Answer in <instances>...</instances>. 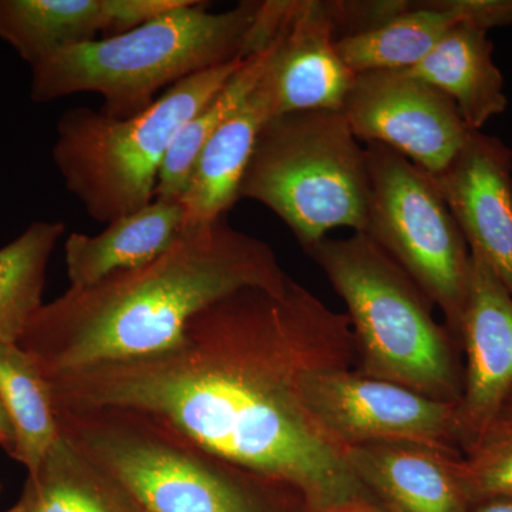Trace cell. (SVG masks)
Here are the masks:
<instances>
[{
  "instance_id": "7c38bea8",
  "label": "cell",
  "mask_w": 512,
  "mask_h": 512,
  "mask_svg": "<svg viewBox=\"0 0 512 512\" xmlns=\"http://www.w3.org/2000/svg\"><path fill=\"white\" fill-rule=\"evenodd\" d=\"M430 177L470 251L490 265L512 296L510 148L498 138L471 130L453 161Z\"/></svg>"
},
{
  "instance_id": "8fae6325",
  "label": "cell",
  "mask_w": 512,
  "mask_h": 512,
  "mask_svg": "<svg viewBox=\"0 0 512 512\" xmlns=\"http://www.w3.org/2000/svg\"><path fill=\"white\" fill-rule=\"evenodd\" d=\"M470 256L460 336L467 357L457 406L461 451L498 419L512 393V296L480 255Z\"/></svg>"
},
{
  "instance_id": "8992f818",
  "label": "cell",
  "mask_w": 512,
  "mask_h": 512,
  "mask_svg": "<svg viewBox=\"0 0 512 512\" xmlns=\"http://www.w3.org/2000/svg\"><path fill=\"white\" fill-rule=\"evenodd\" d=\"M244 198L278 215L305 251L332 229L365 234L369 164L345 113L293 111L266 121L242 177Z\"/></svg>"
},
{
  "instance_id": "83f0119b",
  "label": "cell",
  "mask_w": 512,
  "mask_h": 512,
  "mask_svg": "<svg viewBox=\"0 0 512 512\" xmlns=\"http://www.w3.org/2000/svg\"><path fill=\"white\" fill-rule=\"evenodd\" d=\"M497 420L512 421V393L508 397L507 402L504 403L503 409H501L500 416Z\"/></svg>"
},
{
  "instance_id": "7402d4cb",
  "label": "cell",
  "mask_w": 512,
  "mask_h": 512,
  "mask_svg": "<svg viewBox=\"0 0 512 512\" xmlns=\"http://www.w3.org/2000/svg\"><path fill=\"white\" fill-rule=\"evenodd\" d=\"M66 227L62 221H36L0 248V340L19 343L45 303L47 265Z\"/></svg>"
},
{
  "instance_id": "484cf974",
  "label": "cell",
  "mask_w": 512,
  "mask_h": 512,
  "mask_svg": "<svg viewBox=\"0 0 512 512\" xmlns=\"http://www.w3.org/2000/svg\"><path fill=\"white\" fill-rule=\"evenodd\" d=\"M470 512H512V498H493L471 507Z\"/></svg>"
},
{
  "instance_id": "2e32d148",
  "label": "cell",
  "mask_w": 512,
  "mask_h": 512,
  "mask_svg": "<svg viewBox=\"0 0 512 512\" xmlns=\"http://www.w3.org/2000/svg\"><path fill=\"white\" fill-rule=\"evenodd\" d=\"M136 0H0V39L30 67L69 47L141 25Z\"/></svg>"
},
{
  "instance_id": "3957f363",
  "label": "cell",
  "mask_w": 512,
  "mask_h": 512,
  "mask_svg": "<svg viewBox=\"0 0 512 512\" xmlns=\"http://www.w3.org/2000/svg\"><path fill=\"white\" fill-rule=\"evenodd\" d=\"M188 0L130 32L69 47L32 67L30 97L49 103L97 93L100 111L128 119L188 77L262 52L274 42L292 0H245L225 12Z\"/></svg>"
},
{
  "instance_id": "ba28073f",
  "label": "cell",
  "mask_w": 512,
  "mask_h": 512,
  "mask_svg": "<svg viewBox=\"0 0 512 512\" xmlns=\"http://www.w3.org/2000/svg\"><path fill=\"white\" fill-rule=\"evenodd\" d=\"M365 148L372 184L365 234L440 309L458 345L471 265L463 232L426 171L383 144Z\"/></svg>"
},
{
  "instance_id": "5bb4252c",
  "label": "cell",
  "mask_w": 512,
  "mask_h": 512,
  "mask_svg": "<svg viewBox=\"0 0 512 512\" xmlns=\"http://www.w3.org/2000/svg\"><path fill=\"white\" fill-rule=\"evenodd\" d=\"M463 23L484 30L512 23V0H427L409 2L396 18L362 35L336 42L343 62L355 73L407 70Z\"/></svg>"
},
{
  "instance_id": "52a82bcc",
  "label": "cell",
  "mask_w": 512,
  "mask_h": 512,
  "mask_svg": "<svg viewBox=\"0 0 512 512\" xmlns=\"http://www.w3.org/2000/svg\"><path fill=\"white\" fill-rule=\"evenodd\" d=\"M245 62L188 77L128 119H111L89 107L67 110L52 150L66 190L103 224L147 207L156 198L158 175L178 131Z\"/></svg>"
},
{
  "instance_id": "277c9868",
  "label": "cell",
  "mask_w": 512,
  "mask_h": 512,
  "mask_svg": "<svg viewBox=\"0 0 512 512\" xmlns=\"http://www.w3.org/2000/svg\"><path fill=\"white\" fill-rule=\"evenodd\" d=\"M345 302L357 343L356 370L414 392L460 403L457 343L431 315L412 278L362 232L306 249Z\"/></svg>"
},
{
  "instance_id": "d4e9b609",
  "label": "cell",
  "mask_w": 512,
  "mask_h": 512,
  "mask_svg": "<svg viewBox=\"0 0 512 512\" xmlns=\"http://www.w3.org/2000/svg\"><path fill=\"white\" fill-rule=\"evenodd\" d=\"M0 447L13 458L16 451V434L13 429L12 421L8 412H6L5 406H3L2 400H0Z\"/></svg>"
},
{
  "instance_id": "f1b7e54d",
  "label": "cell",
  "mask_w": 512,
  "mask_h": 512,
  "mask_svg": "<svg viewBox=\"0 0 512 512\" xmlns=\"http://www.w3.org/2000/svg\"><path fill=\"white\" fill-rule=\"evenodd\" d=\"M5 512H22V508H20L19 504H16L15 507L10 508V510L5 511Z\"/></svg>"
},
{
  "instance_id": "ffe728a7",
  "label": "cell",
  "mask_w": 512,
  "mask_h": 512,
  "mask_svg": "<svg viewBox=\"0 0 512 512\" xmlns=\"http://www.w3.org/2000/svg\"><path fill=\"white\" fill-rule=\"evenodd\" d=\"M22 512H141L126 491L62 433L29 473Z\"/></svg>"
},
{
  "instance_id": "6da1fadb",
  "label": "cell",
  "mask_w": 512,
  "mask_h": 512,
  "mask_svg": "<svg viewBox=\"0 0 512 512\" xmlns=\"http://www.w3.org/2000/svg\"><path fill=\"white\" fill-rule=\"evenodd\" d=\"M348 313L289 276L282 291L244 288L195 316L157 355L47 380L55 410L143 414L252 476L292 491L308 512L377 501L345 448L309 412L302 379L355 367Z\"/></svg>"
},
{
  "instance_id": "44dd1931",
  "label": "cell",
  "mask_w": 512,
  "mask_h": 512,
  "mask_svg": "<svg viewBox=\"0 0 512 512\" xmlns=\"http://www.w3.org/2000/svg\"><path fill=\"white\" fill-rule=\"evenodd\" d=\"M0 400L15 429L13 460L33 473L60 430L49 383L19 343L0 340Z\"/></svg>"
},
{
  "instance_id": "e0dca14e",
  "label": "cell",
  "mask_w": 512,
  "mask_h": 512,
  "mask_svg": "<svg viewBox=\"0 0 512 512\" xmlns=\"http://www.w3.org/2000/svg\"><path fill=\"white\" fill-rule=\"evenodd\" d=\"M190 228L180 201L156 198L147 207L111 221L99 235L73 232L64 244L70 288H86L146 265L173 248Z\"/></svg>"
},
{
  "instance_id": "603a6c76",
  "label": "cell",
  "mask_w": 512,
  "mask_h": 512,
  "mask_svg": "<svg viewBox=\"0 0 512 512\" xmlns=\"http://www.w3.org/2000/svg\"><path fill=\"white\" fill-rule=\"evenodd\" d=\"M278 36L265 50L248 57L241 69L178 131L158 175L156 198L180 200L201 151L264 77Z\"/></svg>"
},
{
  "instance_id": "30bf717a",
  "label": "cell",
  "mask_w": 512,
  "mask_h": 512,
  "mask_svg": "<svg viewBox=\"0 0 512 512\" xmlns=\"http://www.w3.org/2000/svg\"><path fill=\"white\" fill-rule=\"evenodd\" d=\"M342 111L360 143L392 148L430 175L453 161L471 131L446 94L406 70L356 73Z\"/></svg>"
},
{
  "instance_id": "5b68a950",
  "label": "cell",
  "mask_w": 512,
  "mask_h": 512,
  "mask_svg": "<svg viewBox=\"0 0 512 512\" xmlns=\"http://www.w3.org/2000/svg\"><path fill=\"white\" fill-rule=\"evenodd\" d=\"M55 412L60 433L141 512H271L266 495L289 491L143 414L104 407Z\"/></svg>"
},
{
  "instance_id": "d6986e66",
  "label": "cell",
  "mask_w": 512,
  "mask_h": 512,
  "mask_svg": "<svg viewBox=\"0 0 512 512\" xmlns=\"http://www.w3.org/2000/svg\"><path fill=\"white\" fill-rule=\"evenodd\" d=\"M406 72L446 94L464 123L481 131L507 109L503 73L494 62L487 30L463 23L451 29L421 62Z\"/></svg>"
},
{
  "instance_id": "ac0fdd59",
  "label": "cell",
  "mask_w": 512,
  "mask_h": 512,
  "mask_svg": "<svg viewBox=\"0 0 512 512\" xmlns=\"http://www.w3.org/2000/svg\"><path fill=\"white\" fill-rule=\"evenodd\" d=\"M275 116L264 77L208 141L180 201L188 227L227 217L239 201L242 177L266 121Z\"/></svg>"
},
{
  "instance_id": "9c48e42d",
  "label": "cell",
  "mask_w": 512,
  "mask_h": 512,
  "mask_svg": "<svg viewBox=\"0 0 512 512\" xmlns=\"http://www.w3.org/2000/svg\"><path fill=\"white\" fill-rule=\"evenodd\" d=\"M302 393L309 412L340 447L410 443L463 456L456 403L367 377L355 367L312 370L303 376Z\"/></svg>"
},
{
  "instance_id": "4316f807",
  "label": "cell",
  "mask_w": 512,
  "mask_h": 512,
  "mask_svg": "<svg viewBox=\"0 0 512 512\" xmlns=\"http://www.w3.org/2000/svg\"><path fill=\"white\" fill-rule=\"evenodd\" d=\"M330 512H386L379 504L372 501H353V503L342 505Z\"/></svg>"
},
{
  "instance_id": "cb8c5ba5",
  "label": "cell",
  "mask_w": 512,
  "mask_h": 512,
  "mask_svg": "<svg viewBox=\"0 0 512 512\" xmlns=\"http://www.w3.org/2000/svg\"><path fill=\"white\" fill-rule=\"evenodd\" d=\"M456 473L471 507L512 498V421L495 420L457 458Z\"/></svg>"
},
{
  "instance_id": "9a60e30c",
  "label": "cell",
  "mask_w": 512,
  "mask_h": 512,
  "mask_svg": "<svg viewBox=\"0 0 512 512\" xmlns=\"http://www.w3.org/2000/svg\"><path fill=\"white\" fill-rule=\"evenodd\" d=\"M349 467L386 512H470L457 456L410 443L345 448Z\"/></svg>"
},
{
  "instance_id": "4fadbf2b",
  "label": "cell",
  "mask_w": 512,
  "mask_h": 512,
  "mask_svg": "<svg viewBox=\"0 0 512 512\" xmlns=\"http://www.w3.org/2000/svg\"><path fill=\"white\" fill-rule=\"evenodd\" d=\"M336 50L328 5L293 0L264 74L275 116L308 110H342L355 82Z\"/></svg>"
},
{
  "instance_id": "7a4b0ae2",
  "label": "cell",
  "mask_w": 512,
  "mask_h": 512,
  "mask_svg": "<svg viewBox=\"0 0 512 512\" xmlns=\"http://www.w3.org/2000/svg\"><path fill=\"white\" fill-rule=\"evenodd\" d=\"M289 275L271 245L227 217L191 227L154 261L69 288L45 303L19 346L46 380L157 355L195 316L244 288L279 292Z\"/></svg>"
}]
</instances>
